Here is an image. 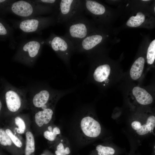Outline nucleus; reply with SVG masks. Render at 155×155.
Masks as SVG:
<instances>
[{"instance_id":"13","label":"nucleus","mask_w":155,"mask_h":155,"mask_svg":"<svg viewBox=\"0 0 155 155\" xmlns=\"http://www.w3.org/2000/svg\"><path fill=\"white\" fill-rule=\"evenodd\" d=\"M51 108H47L36 113L34 116L35 122L39 127L48 124L51 120L53 114Z\"/></svg>"},{"instance_id":"4","label":"nucleus","mask_w":155,"mask_h":155,"mask_svg":"<svg viewBox=\"0 0 155 155\" xmlns=\"http://www.w3.org/2000/svg\"><path fill=\"white\" fill-rule=\"evenodd\" d=\"M56 10V23L65 24L75 17L83 14L82 0H59Z\"/></svg>"},{"instance_id":"31","label":"nucleus","mask_w":155,"mask_h":155,"mask_svg":"<svg viewBox=\"0 0 155 155\" xmlns=\"http://www.w3.org/2000/svg\"><path fill=\"white\" fill-rule=\"evenodd\" d=\"M128 5H129V4H127V6Z\"/></svg>"},{"instance_id":"10","label":"nucleus","mask_w":155,"mask_h":155,"mask_svg":"<svg viewBox=\"0 0 155 155\" xmlns=\"http://www.w3.org/2000/svg\"><path fill=\"white\" fill-rule=\"evenodd\" d=\"M103 38L100 34L90 33L82 40L76 47L75 49L80 52L90 51L100 44Z\"/></svg>"},{"instance_id":"32","label":"nucleus","mask_w":155,"mask_h":155,"mask_svg":"<svg viewBox=\"0 0 155 155\" xmlns=\"http://www.w3.org/2000/svg\"></svg>"},{"instance_id":"6","label":"nucleus","mask_w":155,"mask_h":155,"mask_svg":"<svg viewBox=\"0 0 155 155\" xmlns=\"http://www.w3.org/2000/svg\"><path fill=\"white\" fill-rule=\"evenodd\" d=\"M44 41V44L51 47L66 62L68 61L71 53L75 49L72 42L64 36L58 35L52 33Z\"/></svg>"},{"instance_id":"26","label":"nucleus","mask_w":155,"mask_h":155,"mask_svg":"<svg viewBox=\"0 0 155 155\" xmlns=\"http://www.w3.org/2000/svg\"><path fill=\"white\" fill-rule=\"evenodd\" d=\"M10 31L6 28L3 24L0 22V36H6L10 33Z\"/></svg>"},{"instance_id":"9","label":"nucleus","mask_w":155,"mask_h":155,"mask_svg":"<svg viewBox=\"0 0 155 155\" xmlns=\"http://www.w3.org/2000/svg\"><path fill=\"white\" fill-rule=\"evenodd\" d=\"M80 126L84 133L89 137H97L101 133V129L100 123L90 116L84 117L82 119Z\"/></svg>"},{"instance_id":"28","label":"nucleus","mask_w":155,"mask_h":155,"mask_svg":"<svg viewBox=\"0 0 155 155\" xmlns=\"http://www.w3.org/2000/svg\"><path fill=\"white\" fill-rule=\"evenodd\" d=\"M1 107H2V103H1V100H0V112L1 111Z\"/></svg>"},{"instance_id":"27","label":"nucleus","mask_w":155,"mask_h":155,"mask_svg":"<svg viewBox=\"0 0 155 155\" xmlns=\"http://www.w3.org/2000/svg\"><path fill=\"white\" fill-rule=\"evenodd\" d=\"M48 129L49 131H52V127L51 126H49L48 127Z\"/></svg>"},{"instance_id":"2","label":"nucleus","mask_w":155,"mask_h":155,"mask_svg":"<svg viewBox=\"0 0 155 155\" xmlns=\"http://www.w3.org/2000/svg\"><path fill=\"white\" fill-rule=\"evenodd\" d=\"M66 31L64 36L68 39L75 47L90 33V22L82 14L74 18L65 24Z\"/></svg>"},{"instance_id":"8","label":"nucleus","mask_w":155,"mask_h":155,"mask_svg":"<svg viewBox=\"0 0 155 155\" xmlns=\"http://www.w3.org/2000/svg\"><path fill=\"white\" fill-rule=\"evenodd\" d=\"M131 126L137 135H147L152 132L155 128V116L150 115L133 119Z\"/></svg>"},{"instance_id":"15","label":"nucleus","mask_w":155,"mask_h":155,"mask_svg":"<svg viewBox=\"0 0 155 155\" xmlns=\"http://www.w3.org/2000/svg\"><path fill=\"white\" fill-rule=\"evenodd\" d=\"M110 71V67L108 65H100L95 70L93 74L94 78L95 80L98 82L107 80Z\"/></svg>"},{"instance_id":"22","label":"nucleus","mask_w":155,"mask_h":155,"mask_svg":"<svg viewBox=\"0 0 155 155\" xmlns=\"http://www.w3.org/2000/svg\"><path fill=\"white\" fill-rule=\"evenodd\" d=\"M34 2L43 5L52 7L57 9L59 0H32Z\"/></svg>"},{"instance_id":"11","label":"nucleus","mask_w":155,"mask_h":155,"mask_svg":"<svg viewBox=\"0 0 155 155\" xmlns=\"http://www.w3.org/2000/svg\"><path fill=\"white\" fill-rule=\"evenodd\" d=\"M32 102L33 106L42 110L48 108L46 105L52 98L51 93L48 90L42 89L35 92Z\"/></svg>"},{"instance_id":"12","label":"nucleus","mask_w":155,"mask_h":155,"mask_svg":"<svg viewBox=\"0 0 155 155\" xmlns=\"http://www.w3.org/2000/svg\"><path fill=\"white\" fill-rule=\"evenodd\" d=\"M132 92L137 102L140 104L146 105L152 102V96L144 88L136 86L133 88Z\"/></svg>"},{"instance_id":"5","label":"nucleus","mask_w":155,"mask_h":155,"mask_svg":"<svg viewBox=\"0 0 155 155\" xmlns=\"http://www.w3.org/2000/svg\"><path fill=\"white\" fill-rule=\"evenodd\" d=\"M56 23V17L53 16H39L22 18L16 24V26L23 32L26 33H39Z\"/></svg>"},{"instance_id":"19","label":"nucleus","mask_w":155,"mask_h":155,"mask_svg":"<svg viewBox=\"0 0 155 155\" xmlns=\"http://www.w3.org/2000/svg\"><path fill=\"white\" fill-rule=\"evenodd\" d=\"M147 63L152 64L155 59V40H153L150 43L148 48L147 55Z\"/></svg>"},{"instance_id":"23","label":"nucleus","mask_w":155,"mask_h":155,"mask_svg":"<svg viewBox=\"0 0 155 155\" xmlns=\"http://www.w3.org/2000/svg\"><path fill=\"white\" fill-rule=\"evenodd\" d=\"M16 124L18 127L17 129V132L19 134H23L26 129V125L23 120L20 117L17 116L14 119Z\"/></svg>"},{"instance_id":"21","label":"nucleus","mask_w":155,"mask_h":155,"mask_svg":"<svg viewBox=\"0 0 155 155\" xmlns=\"http://www.w3.org/2000/svg\"><path fill=\"white\" fill-rule=\"evenodd\" d=\"M60 133V131L57 127H54L52 131H46L43 133V135L46 139L50 141H54L57 135Z\"/></svg>"},{"instance_id":"14","label":"nucleus","mask_w":155,"mask_h":155,"mask_svg":"<svg viewBox=\"0 0 155 155\" xmlns=\"http://www.w3.org/2000/svg\"><path fill=\"white\" fill-rule=\"evenodd\" d=\"M145 60L144 57H140L137 59L132 65L130 71L131 79H138L141 76L144 69Z\"/></svg>"},{"instance_id":"20","label":"nucleus","mask_w":155,"mask_h":155,"mask_svg":"<svg viewBox=\"0 0 155 155\" xmlns=\"http://www.w3.org/2000/svg\"><path fill=\"white\" fill-rule=\"evenodd\" d=\"M12 142L5 131L0 129V144L4 146H10Z\"/></svg>"},{"instance_id":"7","label":"nucleus","mask_w":155,"mask_h":155,"mask_svg":"<svg viewBox=\"0 0 155 155\" xmlns=\"http://www.w3.org/2000/svg\"><path fill=\"white\" fill-rule=\"evenodd\" d=\"M26 94V91L11 86L5 94L7 107L10 112L14 113L22 108Z\"/></svg>"},{"instance_id":"33","label":"nucleus","mask_w":155,"mask_h":155,"mask_svg":"<svg viewBox=\"0 0 155 155\" xmlns=\"http://www.w3.org/2000/svg\"><path fill=\"white\" fill-rule=\"evenodd\" d=\"M0 155H1L0 154Z\"/></svg>"},{"instance_id":"16","label":"nucleus","mask_w":155,"mask_h":155,"mask_svg":"<svg viewBox=\"0 0 155 155\" xmlns=\"http://www.w3.org/2000/svg\"><path fill=\"white\" fill-rule=\"evenodd\" d=\"M26 144L24 151L25 155H32L35 150V143L34 135L30 131L26 133Z\"/></svg>"},{"instance_id":"1","label":"nucleus","mask_w":155,"mask_h":155,"mask_svg":"<svg viewBox=\"0 0 155 155\" xmlns=\"http://www.w3.org/2000/svg\"><path fill=\"white\" fill-rule=\"evenodd\" d=\"M44 44V40L36 38L22 43L13 57L14 61L28 67L33 66Z\"/></svg>"},{"instance_id":"18","label":"nucleus","mask_w":155,"mask_h":155,"mask_svg":"<svg viewBox=\"0 0 155 155\" xmlns=\"http://www.w3.org/2000/svg\"><path fill=\"white\" fill-rule=\"evenodd\" d=\"M96 149L98 155H114L116 152L115 150L112 147L100 144L96 146Z\"/></svg>"},{"instance_id":"17","label":"nucleus","mask_w":155,"mask_h":155,"mask_svg":"<svg viewBox=\"0 0 155 155\" xmlns=\"http://www.w3.org/2000/svg\"><path fill=\"white\" fill-rule=\"evenodd\" d=\"M145 16L142 12H138L135 16L131 17L127 21L126 24L129 27H137L141 25L144 21Z\"/></svg>"},{"instance_id":"30","label":"nucleus","mask_w":155,"mask_h":155,"mask_svg":"<svg viewBox=\"0 0 155 155\" xmlns=\"http://www.w3.org/2000/svg\"><path fill=\"white\" fill-rule=\"evenodd\" d=\"M63 141V140H61V142H62V141Z\"/></svg>"},{"instance_id":"29","label":"nucleus","mask_w":155,"mask_h":155,"mask_svg":"<svg viewBox=\"0 0 155 155\" xmlns=\"http://www.w3.org/2000/svg\"><path fill=\"white\" fill-rule=\"evenodd\" d=\"M142 1H148L149 0H143Z\"/></svg>"},{"instance_id":"24","label":"nucleus","mask_w":155,"mask_h":155,"mask_svg":"<svg viewBox=\"0 0 155 155\" xmlns=\"http://www.w3.org/2000/svg\"><path fill=\"white\" fill-rule=\"evenodd\" d=\"M5 131L9 137L12 143L16 146L18 148H20L22 146V143L21 141L13 134L10 129H7Z\"/></svg>"},{"instance_id":"3","label":"nucleus","mask_w":155,"mask_h":155,"mask_svg":"<svg viewBox=\"0 0 155 155\" xmlns=\"http://www.w3.org/2000/svg\"><path fill=\"white\" fill-rule=\"evenodd\" d=\"M9 10L23 18L36 17L52 13L54 8L36 3L32 0L15 1L9 6Z\"/></svg>"},{"instance_id":"25","label":"nucleus","mask_w":155,"mask_h":155,"mask_svg":"<svg viewBox=\"0 0 155 155\" xmlns=\"http://www.w3.org/2000/svg\"><path fill=\"white\" fill-rule=\"evenodd\" d=\"M57 150L55 153L56 155H66L69 154L70 151L68 147H67L65 149L62 143H60L57 147Z\"/></svg>"}]
</instances>
